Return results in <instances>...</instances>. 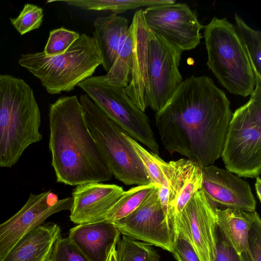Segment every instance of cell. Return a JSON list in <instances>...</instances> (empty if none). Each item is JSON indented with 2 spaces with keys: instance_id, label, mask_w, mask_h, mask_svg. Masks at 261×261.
Returning <instances> with one entry per match:
<instances>
[{
  "instance_id": "cell-24",
  "label": "cell",
  "mask_w": 261,
  "mask_h": 261,
  "mask_svg": "<svg viewBox=\"0 0 261 261\" xmlns=\"http://www.w3.org/2000/svg\"><path fill=\"white\" fill-rule=\"evenodd\" d=\"M154 187H156L150 184L137 186L124 191L103 220L113 223L126 217L144 201Z\"/></svg>"
},
{
  "instance_id": "cell-18",
  "label": "cell",
  "mask_w": 261,
  "mask_h": 261,
  "mask_svg": "<svg viewBox=\"0 0 261 261\" xmlns=\"http://www.w3.org/2000/svg\"><path fill=\"white\" fill-rule=\"evenodd\" d=\"M120 235L113 223L102 220L77 224L68 238L90 261H107Z\"/></svg>"
},
{
  "instance_id": "cell-11",
  "label": "cell",
  "mask_w": 261,
  "mask_h": 261,
  "mask_svg": "<svg viewBox=\"0 0 261 261\" xmlns=\"http://www.w3.org/2000/svg\"><path fill=\"white\" fill-rule=\"evenodd\" d=\"M113 223L124 236L172 252V226L163 210L158 187L134 212Z\"/></svg>"
},
{
  "instance_id": "cell-27",
  "label": "cell",
  "mask_w": 261,
  "mask_h": 261,
  "mask_svg": "<svg viewBox=\"0 0 261 261\" xmlns=\"http://www.w3.org/2000/svg\"><path fill=\"white\" fill-rule=\"evenodd\" d=\"M172 253L177 261H200L195 249L188 228L179 215L172 219Z\"/></svg>"
},
{
  "instance_id": "cell-6",
  "label": "cell",
  "mask_w": 261,
  "mask_h": 261,
  "mask_svg": "<svg viewBox=\"0 0 261 261\" xmlns=\"http://www.w3.org/2000/svg\"><path fill=\"white\" fill-rule=\"evenodd\" d=\"M226 169L239 177L261 172V79L249 100L233 113L221 155Z\"/></svg>"
},
{
  "instance_id": "cell-23",
  "label": "cell",
  "mask_w": 261,
  "mask_h": 261,
  "mask_svg": "<svg viewBox=\"0 0 261 261\" xmlns=\"http://www.w3.org/2000/svg\"><path fill=\"white\" fill-rule=\"evenodd\" d=\"M133 45V34L130 24L121 40L117 57L111 68L106 74L96 76V78L111 85L125 88L128 83Z\"/></svg>"
},
{
  "instance_id": "cell-8",
  "label": "cell",
  "mask_w": 261,
  "mask_h": 261,
  "mask_svg": "<svg viewBox=\"0 0 261 261\" xmlns=\"http://www.w3.org/2000/svg\"><path fill=\"white\" fill-rule=\"evenodd\" d=\"M77 86L127 135L159 155V146L148 117L128 97L124 87L111 85L92 76Z\"/></svg>"
},
{
  "instance_id": "cell-9",
  "label": "cell",
  "mask_w": 261,
  "mask_h": 261,
  "mask_svg": "<svg viewBox=\"0 0 261 261\" xmlns=\"http://www.w3.org/2000/svg\"><path fill=\"white\" fill-rule=\"evenodd\" d=\"M148 36L149 90L146 105L156 112L183 81L178 69L182 51L149 29Z\"/></svg>"
},
{
  "instance_id": "cell-5",
  "label": "cell",
  "mask_w": 261,
  "mask_h": 261,
  "mask_svg": "<svg viewBox=\"0 0 261 261\" xmlns=\"http://www.w3.org/2000/svg\"><path fill=\"white\" fill-rule=\"evenodd\" d=\"M204 28L208 68L230 93L250 95L255 87V75L235 25L226 18L214 17Z\"/></svg>"
},
{
  "instance_id": "cell-7",
  "label": "cell",
  "mask_w": 261,
  "mask_h": 261,
  "mask_svg": "<svg viewBox=\"0 0 261 261\" xmlns=\"http://www.w3.org/2000/svg\"><path fill=\"white\" fill-rule=\"evenodd\" d=\"M82 106L87 125L116 178L125 185L151 184L147 172L126 133L89 97L81 94Z\"/></svg>"
},
{
  "instance_id": "cell-1",
  "label": "cell",
  "mask_w": 261,
  "mask_h": 261,
  "mask_svg": "<svg viewBox=\"0 0 261 261\" xmlns=\"http://www.w3.org/2000/svg\"><path fill=\"white\" fill-rule=\"evenodd\" d=\"M232 115L225 93L209 77L182 81L155 120L161 141L202 168L221 157Z\"/></svg>"
},
{
  "instance_id": "cell-15",
  "label": "cell",
  "mask_w": 261,
  "mask_h": 261,
  "mask_svg": "<svg viewBox=\"0 0 261 261\" xmlns=\"http://www.w3.org/2000/svg\"><path fill=\"white\" fill-rule=\"evenodd\" d=\"M153 154L168 189L169 219L172 223L173 217L180 213L200 190L202 168L185 159L166 162Z\"/></svg>"
},
{
  "instance_id": "cell-12",
  "label": "cell",
  "mask_w": 261,
  "mask_h": 261,
  "mask_svg": "<svg viewBox=\"0 0 261 261\" xmlns=\"http://www.w3.org/2000/svg\"><path fill=\"white\" fill-rule=\"evenodd\" d=\"M72 198L59 199L50 190L31 193L26 203L14 215L0 224V259L26 233L51 215L70 210Z\"/></svg>"
},
{
  "instance_id": "cell-22",
  "label": "cell",
  "mask_w": 261,
  "mask_h": 261,
  "mask_svg": "<svg viewBox=\"0 0 261 261\" xmlns=\"http://www.w3.org/2000/svg\"><path fill=\"white\" fill-rule=\"evenodd\" d=\"M48 2H60L85 10L110 11L117 15L139 7L172 4L175 2L173 0H65Z\"/></svg>"
},
{
  "instance_id": "cell-20",
  "label": "cell",
  "mask_w": 261,
  "mask_h": 261,
  "mask_svg": "<svg viewBox=\"0 0 261 261\" xmlns=\"http://www.w3.org/2000/svg\"><path fill=\"white\" fill-rule=\"evenodd\" d=\"M93 27V37L96 40L101 54V65L108 72L117 57L121 40L129 27L128 20L112 13L96 18Z\"/></svg>"
},
{
  "instance_id": "cell-2",
  "label": "cell",
  "mask_w": 261,
  "mask_h": 261,
  "mask_svg": "<svg viewBox=\"0 0 261 261\" xmlns=\"http://www.w3.org/2000/svg\"><path fill=\"white\" fill-rule=\"evenodd\" d=\"M49 122V149L58 182L77 186L112 178L76 96L61 97L51 104Z\"/></svg>"
},
{
  "instance_id": "cell-19",
  "label": "cell",
  "mask_w": 261,
  "mask_h": 261,
  "mask_svg": "<svg viewBox=\"0 0 261 261\" xmlns=\"http://www.w3.org/2000/svg\"><path fill=\"white\" fill-rule=\"evenodd\" d=\"M60 236L58 224L44 222L26 233L0 261H47Z\"/></svg>"
},
{
  "instance_id": "cell-31",
  "label": "cell",
  "mask_w": 261,
  "mask_h": 261,
  "mask_svg": "<svg viewBox=\"0 0 261 261\" xmlns=\"http://www.w3.org/2000/svg\"><path fill=\"white\" fill-rule=\"evenodd\" d=\"M47 261H90L68 238L61 236L55 241Z\"/></svg>"
},
{
  "instance_id": "cell-33",
  "label": "cell",
  "mask_w": 261,
  "mask_h": 261,
  "mask_svg": "<svg viewBox=\"0 0 261 261\" xmlns=\"http://www.w3.org/2000/svg\"><path fill=\"white\" fill-rule=\"evenodd\" d=\"M216 261H245L227 241L217 226Z\"/></svg>"
},
{
  "instance_id": "cell-32",
  "label": "cell",
  "mask_w": 261,
  "mask_h": 261,
  "mask_svg": "<svg viewBox=\"0 0 261 261\" xmlns=\"http://www.w3.org/2000/svg\"><path fill=\"white\" fill-rule=\"evenodd\" d=\"M245 261H261V220L258 217L249 231L247 250L240 254Z\"/></svg>"
},
{
  "instance_id": "cell-26",
  "label": "cell",
  "mask_w": 261,
  "mask_h": 261,
  "mask_svg": "<svg viewBox=\"0 0 261 261\" xmlns=\"http://www.w3.org/2000/svg\"><path fill=\"white\" fill-rule=\"evenodd\" d=\"M236 28L251 61L255 78H261V32L248 25L237 14H234Z\"/></svg>"
},
{
  "instance_id": "cell-17",
  "label": "cell",
  "mask_w": 261,
  "mask_h": 261,
  "mask_svg": "<svg viewBox=\"0 0 261 261\" xmlns=\"http://www.w3.org/2000/svg\"><path fill=\"white\" fill-rule=\"evenodd\" d=\"M133 34L128 83L125 93L133 102L143 112L147 107L146 98L149 90L148 29L143 15V10L135 13L130 23Z\"/></svg>"
},
{
  "instance_id": "cell-16",
  "label": "cell",
  "mask_w": 261,
  "mask_h": 261,
  "mask_svg": "<svg viewBox=\"0 0 261 261\" xmlns=\"http://www.w3.org/2000/svg\"><path fill=\"white\" fill-rule=\"evenodd\" d=\"M124 191L115 184L91 182L76 186L69 218L75 224L102 221Z\"/></svg>"
},
{
  "instance_id": "cell-30",
  "label": "cell",
  "mask_w": 261,
  "mask_h": 261,
  "mask_svg": "<svg viewBox=\"0 0 261 261\" xmlns=\"http://www.w3.org/2000/svg\"><path fill=\"white\" fill-rule=\"evenodd\" d=\"M125 137L142 162L148 175L150 183L159 188L162 184L163 177L154 154L148 151L136 140L126 134Z\"/></svg>"
},
{
  "instance_id": "cell-10",
  "label": "cell",
  "mask_w": 261,
  "mask_h": 261,
  "mask_svg": "<svg viewBox=\"0 0 261 261\" xmlns=\"http://www.w3.org/2000/svg\"><path fill=\"white\" fill-rule=\"evenodd\" d=\"M143 15L149 29L182 51L195 48L200 42L204 26L186 4L146 7Z\"/></svg>"
},
{
  "instance_id": "cell-35",
  "label": "cell",
  "mask_w": 261,
  "mask_h": 261,
  "mask_svg": "<svg viewBox=\"0 0 261 261\" xmlns=\"http://www.w3.org/2000/svg\"><path fill=\"white\" fill-rule=\"evenodd\" d=\"M107 261H117L116 252V246L111 250Z\"/></svg>"
},
{
  "instance_id": "cell-14",
  "label": "cell",
  "mask_w": 261,
  "mask_h": 261,
  "mask_svg": "<svg viewBox=\"0 0 261 261\" xmlns=\"http://www.w3.org/2000/svg\"><path fill=\"white\" fill-rule=\"evenodd\" d=\"M200 190L179 215L185 222L200 261H216L215 206Z\"/></svg>"
},
{
  "instance_id": "cell-21",
  "label": "cell",
  "mask_w": 261,
  "mask_h": 261,
  "mask_svg": "<svg viewBox=\"0 0 261 261\" xmlns=\"http://www.w3.org/2000/svg\"><path fill=\"white\" fill-rule=\"evenodd\" d=\"M216 224L227 241L239 254L247 250L249 231L254 221L259 217L255 211L215 207Z\"/></svg>"
},
{
  "instance_id": "cell-28",
  "label": "cell",
  "mask_w": 261,
  "mask_h": 261,
  "mask_svg": "<svg viewBox=\"0 0 261 261\" xmlns=\"http://www.w3.org/2000/svg\"><path fill=\"white\" fill-rule=\"evenodd\" d=\"M77 32L64 28L53 30L49 35L43 52L48 56H54L65 52L79 38Z\"/></svg>"
},
{
  "instance_id": "cell-3",
  "label": "cell",
  "mask_w": 261,
  "mask_h": 261,
  "mask_svg": "<svg viewBox=\"0 0 261 261\" xmlns=\"http://www.w3.org/2000/svg\"><path fill=\"white\" fill-rule=\"evenodd\" d=\"M41 113L31 87L0 75V167L11 168L30 145L40 141Z\"/></svg>"
},
{
  "instance_id": "cell-34",
  "label": "cell",
  "mask_w": 261,
  "mask_h": 261,
  "mask_svg": "<svg viewBox=\"0 0 261 261\" xmlns=\"http://www.w3.org/2000/svg\"><path fill=\"white\" fill-rule=\"evenodd\" d=\"M255 189L259 201H261V180L259 176L256 177Z\"/></svg>"
},
{
  "instance_id": "cell-29",
  "label": "cell",
  "mask_w": 261,
  "mask_h": 261,
  "mask_svg": "<svg viewBox=\"0 0 261 261\" xmlns=\"http://www.w3.org/2000/svg\"><path fill=\"white\" fill-rule=\"evenodd\" d=\"M43 17L41 8L34 4H26L19 15L15 18H10V21L20 35H23L38 29L42 24Z\"/></svg>"
},
{
  "instance_id": "cell-13",
  "label": "cell",
  "mask_w": 261,
  "mask_h": 261,
  "mask_svg": "<svg viewBox=\"0 0 261 261\" xmlns=\"http://www.w3.org/2000/svg\"><path fill=\"white\" fill-rule=\"evenodd\" d=\"M200 190L212 202L225 207L255 211L256 202L246 180L213 165L202 168Z\"/></svg>"
},
{
  "instance_id": "cell-4",
  "label": "cell",
  "mask_w": 261,
  "mask_h": 261,
  "mask_svg": "<svg viewBox=\"0 0 261 261\" xmlns=\"http://www.w3.org/2000/svg\"><path fill=\"white\" fill-rule=\"evenodd\" d=\"M102 59L98 43L85 34L64 53L48 56L43 51L21 55L19 64L41 82L50 94L72 91L92 76Z\"/></svg>"
},
{
  "instance_id": "cell-25",
  "label": "cell",
  "mask_w": 261,
  "mask_h": 261,
  "mask_svg": "<svg viewBox=\"0 0 261 261\" xmlns=\"http://www.w3.org/2000/svg\"><path fill=\"white\" fill-rule=\"evenodd\" d=\"M117 261H159L160 256L151 245L123 235L116 245Z\"/></svg>"
}]
</instances>
